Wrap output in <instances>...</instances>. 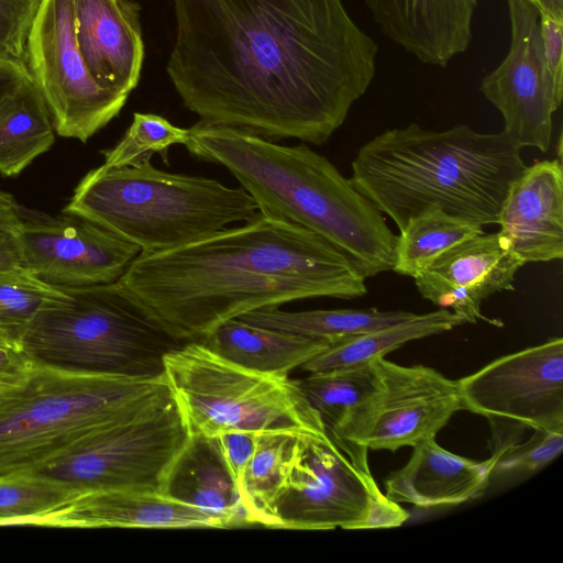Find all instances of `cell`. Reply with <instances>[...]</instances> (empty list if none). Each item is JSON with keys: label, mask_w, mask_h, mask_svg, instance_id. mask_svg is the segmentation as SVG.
<instances>
[{"label": "cell", "mask_w": 563, "mask_h": 563, "mask_svg": "<svg viewBox=\"0 0 563 563\" xmlns=\"http://www.w3.org/2000/svg\"><path fill=\"white\" fill-rule=\"evenodd\" d=\"M168 76L200 122L321 145L376 73L342 0H173Z\"/></svg>", "instance_id": "obj_1"}, {"label": "cell", "mask_w": 563, "mask_h": 563, "mask_svg": "<svg viewBox=\"0 0 563 563\" xmlns=\"http://www.w3.org/2000/svg\"><path fill=\"white\" fill-rule=\"evenodd\" d=\"M354 261L319 234L258 212L192 243L140 254L118 280L180 343L247 312L366 294Z\"/></svg>", "instance_id": "obj_2"}, {"label": "cell", "mask_w": 563, "mask_h": 563, "mask_svg": "<svg viewBox=\"0 0 563 563\" xmlns=\"http://www.w3.org/2000/svg\"><path fill=\"white\" fill-rule=\"evenodd\" d=\"M188 152L227 168L258 212L301 225L340 249L365 277L390 271L397 235L383 213L324 156L224 125L198 122Z\"/></svg>", "instance_id": "obj_3"}, {"label": "cell", "mask_w": 563, "mask_h": 563, "mask_svg": "<svg viewBox=\"0 0 563 563\" xmlns=\"http://www.w3.org/2000/svg\"><path fill=\"white\" fill-rule=\"evenodd\" d=\"M520 151L505 131L481 133L465 124L431 131L410 123L363 144L350 179L399 231L430 208L497 224L510 186L526 168Z\"/></svg>", "instance_id": "obj_4"}, {"label": "cell", "mask_w": 563, "mask_h": 563, "mask_svg": "<svg viewBox=\"0 0 563 563\" xmlns=\"http://www.w3.org/2000/svg\"><path fill=\"white\" fill-rule=\"evenodd\" d=\"M172 398L164 373L81 374L30 363L0 383V477L35 471Z\"/></svg>", "instance_id": "obj_5"}, {"label": "cell", "mask_w": 563, "mask_h": 563, "mask_svg": "<svg viewBox=\"0 0 563 563\" xmlns=\"http://www.w3.org/2000/svg\"><path fill=\"white\" fill-rule=\"evenodd\" d=\"M93 221L136 244L141 254L176 249L258 214L241 186L168 173L151 157L133 165H101L85 175L63 210Z\"/></svg>", "instance_id": "obj_6"}, {"label": "cell", "mask_w": 563, "mask_h": 563, "mask_svg": "<svg viewBox=\"0 0 563 563\" xmlns=\"http://www.w3.org/2000/svg\"><path fill=\"white\" fill-rule=\"evenodd\" d=\"M40 307L20 351L31 363L81 374L163 375L168 335L119 282L62 287Z\"/></svg>", "instance_id": "obj_7"}, {"label": "cell", "mask_w": 563, "mask_h": 563, "mask_svg": "<svg viewBox=\"0 0 563 563\" xmlns=\"http://www.w3.org/2000/svg\"><path fill=\"white\" fill-rule=\"evenodd\" d=\"M163 373L192 437L328 432L295 379L244 367L201 342L183 343L167 352Z\"/></svg>", "instance_id": "obj_8"}, {"label": "cell", "mask_w": 563, "mask_h": 563, "mask_svg": "<svg viewBox=\"0 0 563 563\" xmlns=\"http://www.w3.org/2000/svg\"><path fill=\"white\" fill-rule=\"evenodd\" d=\"M367 451L329 430L322 435L299 434L289 478L274 507L277 529L365 530L404 525L409 514L382 493Z\"/></svg>", "instance_id": "obj_9"}, {"label": "cell", "mask_w": 563, "mask_h": 563, "mask_svg": "<svg viewBox=\"0 0 563 563\" xmlns=\"http://www.w3.org/2000/svg\"><path fill=\"white\" fill-rule=\"evenodd\" d=\"M191 440L172 398L95 434L32 472L79 494L110 489L168 494L172 475Z\"/></svg>", "instance_id": "obj_10"}, {"label": "cell", "mask_w": 563, "mask_h": 563, "mask_svg": "<svg viewBox=\"0 0 563 563\" xmlns=\"http://www.w3.org/2000/svg\"><path fill=\"white\" fill-rule=\"evenodd\" d=\"M27 68L55 132L87 142L114 119L128 96L107 90L80 54L73 0H42L27 41Z\"/></svg>", "instance_id": "obj_11"}, {"label": "cell", "mask_w": 563, "mask_h": 563, "mask_svg": "<svg viewBox=\"0 0 563 563\" xmlns=\"http://www.w3.org/2000/svg\"><path fill=\"white\" fill-rule=\"evenodd\" d=\"M372 362L377 388L329 430L341 438L395 452L435 438L455 412L465 410L459 380L424 365L404 366L385 357Z\"/></svg>", "instance_id": "obj_12"}, {"label": "cell", "mask_w": 563, "mask_h": 563, "mask_svg": "<svg viewBox=\"0 0 563 563\" xmlns=\"http://www.w3.org/2000/svg\"><path fill=\"white\" fill-rule=\"evenodd\" d=\"M466 410L490 421L494 441L530 428L563 432V339L504 355L459 379Z\"/></svg>", "instance_id": "obj_13"}, {"label": "cell", "mask_w": 563, "mask_h": 563, "mask_svg": "<svg viewBox=\"0 0 563 563\" xmlns=\"http://www.w3.org/2000/svg\"><path fill=\"white\" fill-rule=\"evenodd\" d=\"M511 27L508 54L481 82V91L504 118V130L519 147L547 152L553 113L562 103L548 73L540 13L531 0H507Z\"/></svg>", "instance_id": "obj_14"}, {"label": "cell", "mask_w": 563, "mask_h": 563, "mask_svg": "<svg viewBox=\"0 0 563 563\" xmlns=\"http://www.w3.org/2000/svg\"><path fill=\"white\" fill-rule=\"evenodd\" d=\"M16 233L24 268L53 286L115 283L142 253L136 244L71 213L22 217Z\"/></svg>", "instance_id": "obj_15"}, {"label": "cell", "mask_w": 563, "mask_h": 563, "mask_svg": "<svg viewBox=\"0 0 563 563\" xmlns=\"http://www.w3.org/2000/svg\"><path fill=\"white\" fill-rule=\"evenodd\" d=\"M523 265L499 231L483 232L441 253L413 279L424 299L451 309L465 322L495 324L482 314L481 305L496 292L512 290Z\"/></svg>", "instance_id": "obj_16"}, {"label": "cell", "mask_w": 563, "mask_h": 563, "mask_svg": "<svg viewBox=\"0 0 563 563\" xmlns=\"http://www.w3.org/2000/svg\"><path fill=\"white\" fill-rule=\"evenodd\" d=\"M75 34L91 76L124 96L137 86L144 60L140 7L130 0H73Z\"/></svg>", "instance_id": "obj_17"}, {"label": "cell", "mask_w": 563, "mask_h": 563, "mask_svg": "<svg viewBox=\"0 0 563 563\" xmlns=\"http://www.w3.org/2000/svg\"><path fill=\"white\" fill-rule=\"evenodd\" d=\"M497 224L523 264L562 260L561 159H544L526 166L508 190Z\"/></svg>", "instance_id": "obj_18"}, {"label": "cell", "mask_w": 563, "mask_h": 563, "mask_svg": "<svg viewBox=\"0 0 563 563\" xmlns=\"http://www.w3.org/2000/svg\"><path fill=\"white\" fill-rule=\"evenodd\" d=\"M37 525L75 528H229L222 518L173 495L136 489L82 493L42 518Z\"/></svg>", "instance_id": "obj_19"}, {"label": "cell", "mask_w": 563, "mask_h": 563, "mask_svg": "<svg viewBox=\"0 0 563 563\" xmlns=\"http://www.w3.org/2000/svg\"><path fill=\"white\" fill-rule=\"evenodd\" d=\"M383 33L419 62L446 67L472 42L478 0H363Z\"/></svg>", "instance_id": "obj_20"}, {"label": "cell", "mask_w": 563, "mask_h": 563, "mask_svg": "<svg viewBox=\"0 0 563 563\" xmlns=\"http://www.w3.org/2000/svg\"><path fill=\"white\" fill-rule=\"evenodd\" d=\"M498 453L485 461L454 454L434 438L413 446L408 462L385 481V496L421 508L455 506L476 499L488 486Z\"/></svg>", "instance_id": "obj_21"}, {"label": "cell", "mask_w": 563, "mask_h": 563, "mask_svg": "<svg viewBox=\"0 0 563 563\" xmlns=\"http://www.w3.org/2000/svg\"><path fill=\"white\" fill-rule=\"evenodd\" d=\"M220 356L244 367L289 375L333 342L228 320L199 341Z\"/></svg>", "instance_id": "obj_22"}, {"label": "cell", "mask_w": 563, "mask_h": 563, "mask_svg": "<svg viewBox=\"0 0 563 563\" xmlns=\"http://www.w3.org/2000/svg\"><path fill=\"white\" fill-rule=\"evenodd\" d=\"M168 494L222 518L229 528L251 526L238 489L209 438L192 437L172 475Z\"/></svg>", "instance_id": "obj_23"}, {"label": "cell", "mask_w": 563, "mask_h": 563, "mask_svg": "<svg viewBox=\"0 0 563 563\" xmlns=\"http://www.w3.org/2000/svg\"><path fill=\"white\" fill-rule=\"evenodd\" d=\"M54 141L46 103L32 77H26L0 101V174L19 175Z\"/></svg>", "instance_id": "obj_24"}, {"label": "cell", "mask_w": 563, "mask_h": 563, "mask_svg": "<svg viewBox=\"0 0 563 563\" xmlns=\"http://www.w3.org/2000/svg\"><path fill=\"white\" fill-rule=\"evenodd\" d=\"M464 323L463 318L444 308L416 313L398 324L335 341L300 368L318 373L369 363L410 341L440 334Z\"/></svg>", "instance_id": "obj_25"}, {"label": "cell", "mask_w": 563, "mask_h": 563, "mask_svg": "<svg viewBox=\"0 0 563 563\" xmlns=\"http://www.w3.org/2000/svg\"><path fill=\"white\" fill-rule=\"evenodd\" d=\"M409 311L368 309H318L287 311L279 307L257 309L238 319L251 324L335 342L409 320Z\"/></svg>", "instance_id": "obj_26"}, {"label": "cell", "mask_w": 563, "mask_h": 563, "mask_svg": "<svg viewBox=\"0 0 563 563\" xmlns=\"http://www.w3.org/2000/svg\"><path fill=\"white\" fill-rule=\"evenodd\" d=\"M301 433L305 432L258 433L242 490V505L251 526L277 528L274 507L289 478L295 441Z\"/></svg>", "instance_id": "obj_27"}, {"label": "cell", "mask_w": 563, "mask_h": 563, "mask_svg": "<svg viewBox=\"0 0 563 563\" xmlns=\"http://www.w3.org/2000/svg\"><path fill=\"white\" fill-rule=\"evenodd\" d=\"M483 225L430 208L411 218L397 235L393 271L415 277L437 256L483 233Z\"/></svg>", "instance_id": "obj_28"}, {"label": "cell", "mask_w": 563, "mask_h": 563, "mask_svg": "<svg viewBox=\"0 0 563 563\" xmlns=\"http://www.w3.org/2000/svg\"><path fill=\"white\" fill-rule=\"evenodd\" d=\"M295 380L328 430L336 429L350 411L372 395L378 385L373 362L309 373L307 377Z\"/></svg>", "instance_id": "obj_29"}, {"label": "cell", "mask_w": 563, "mask_h": 563, "mask_svg": "<svg viewBox=\"0 0 563 563\" xmlns=\"http://www.w3.org/2000/svg\"><path fill=\"white\" fill-rule=\"evenodd\" d=\"M80 495L34 472L0 477V525H37Z\"/></svg>", "instance_id": "obj_30"}, {"label": "cell", "mask_w": 563, "mask_h": 563, "mask_svg": "<svg viewBox=\"0 0 563 563\" xmlns=\"http://www.w3.org/2000/svg\"><path fill=\"white\" fill-rule=\"evenodd\" d=\"M56 287L25 268L0 272V340L20 350V342L42 303Z\"/></svg>", "instance_id": "obj_31"}, {"label": "cell", "mask_w": 563, "mask_h": 563, "mask_svg": "<svg viewBox=\"0 0 563 563\" xmlns=\"http://www.w3.org/2000/svg\"><path fill=\"white\" fill-rule=\"evenodd\" d=\"M190 129L174 125L165 118L152 113H133V120L121 140L103 151V165L123 167L133 165L154 153L166 156L170 146L189 142Z\"/></svg>", "instance_id": "obj_32"}, {"label": "cell", "mask_w": 563, "mask_h": 563, "mask_svg": "<svg viewBox=\"0 0 563 563\" xmlns=\"http://www.w3.org/2000/svg\"><path fill=\"white\" fill-rule=\"evenodd\" d=\"M563 449V432L534 429L526 441H514L503 450L495 451L498 457L493 474L518 475L540 471L554 461Z\"/></svg>", "instance_id": "obj_33"}, {"label": "cell", "mask_w": 563, "mask_h": 563, "mask_svg": "<svg viewBox=\"0 0 563 563\" xmlns=\"http://www.w3.org/2000/svg\"><path fill=\"white\" fill-rule=\"evenodd\" d=\"M42 0H0V60L27 68L29 35Z\"/></svg>", "instance_id": "obj_34"}, {"label": "cell", "mask_w": 563, "mask_h": 563, "mask_svg": "<svg viewBox=\"0 0 563 563\" xmlns=\"http://www.w3.org/2000/svg\"><path fill=\"white\" fill-rule=\"evenodd\" d=\"M258 433L230 432L209 438L230 474L242 501L243 481Z\"/></svg>", "instance_id": "obj_35"}, {"label": "cell", "mask_w": 563, "mask_h": 563, "mask_svg": "<svg viewBox=\"0 0 563 563\" xmlns=\"http://www.w3.org/2000/svg\"><path fill=\"white\" fill-rule=\"evenodd\" d=\"M540 13L542 53L554 90L563 97V19Z\"/></svg>", "instance_id": "obj_36"}, {"label": "cell", "mask_w": 563, "mask_h": 563, "mask_svg": "<svg viewBox=\"0 0 563 563\" xmlns=\"http://www.w3.org/2000/svg\"><path fill=\"white\" fill-rule=\"evenodd\" d=\"M24 268L16 231L0 227V272Z\"/></svg>", "instance_id": "obj_37"}, {"label": "cell", "mask_w": 563, "mask_h": 563, "mask_svg": "<svg viewBox=\"0 0 563 563\" xmlns=\"http://www.w3.org/2000/svg\"><path fill=\"white\" fill-rule=\"evenodd\" d=\"M30 363L19 349L0 345V383L19 373Z\"/></svg>", "instance_id": "obj_38"}, {"label": "cell", "mask_w": 563, "mask_h": 563, "mask_svg": "<svg viewBox=\"0 0 563 563\" xmlns=\"http://www.w3.org/2000/svg\"><path fill=\"white\" fill-rule=\"evenodd\" d=\"M30 76L27 69L0 60V101Z\"/></svg>", "instance_id": "obj_39"}, {"label": "cell", "mask_w": 563, "mask_h": 563, "mask_svg": "<svg viewBox=\"0 0 563 563\" xmlns=\"http://www.w3.org/2000/svg\"><path fill=\"white\" fill-rule=\"evenodd\" d=\"M21 221L22 214L14 198L0 190V227L18 232Z\"/></svg>", "instance_id": "obj_40"}, {"label": "cell", "mask_w": 563, "mask_h": 563, "mask_svg": "<svg viewBox=\"0 0 563 563\" xmlns=\"http://www.w3.org/2000/svg\"><path fill=\"white\" fill-rule=\"evenodd\" d=\"M539 12L563 19V0H531Z\"/></svg>", "instance_id": "obj_41"}, {"label": "cell", "mask_w": 563, "mask_h": 563, "mask_svg": "<svg viewBox=\"0 0 563 563\" xmlns=\"http://www.w3.org/2000/svg\"><path fill=\"white\" fill-rule=\"evenodd\" d=\"M0 345L10 346V345H8L7 343H4L2 340H0ZM11 347H12V346H11Z\"/></svg>", "instance_id": "obj_42"}]
</instances>
